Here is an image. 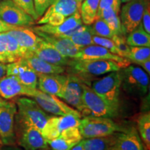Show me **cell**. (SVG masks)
Returning <instances> with one entry per match:
<instances>
[{
    "label": "cell",
    "instance_id": "6da1fadb",
    "mask_svg": "<svg viewBox=\"0 0 150 150\" xmlns=\"http://www.w3.org/2000/svg\"><path fill=\"white\" fill-rule=\"evenodd\" d=\"M78 127L84 139L110 136L126 129L111 118L91 115L81 119Z\"/></svg>",
    "mask_w": 150,
    "mask_h": 150
},
{
    "label": "cell",
    "instance_id": "7a4b0ae2",
    "mask_svg": "<svg viewBox=\"0 0 150 150\" xmlns=\"http://www.w3.org/2000/svg\"><path fill=\"white\" fill-rule=\"evenodd\" d=\"M121 88L129 95L142 97L147 94L149 85V74L140 67L129 65L119 71Z\"/></svg>",
    "mask_w": 150,
    "mask_h": 150
},
{
    "label": "cell",
    "instance_id": "3957f363",
    "mask_svg": "<svg viewBox=\"0 0 150 150\" xmlns=\"http://www.w3.org/2000/svg\"><path fill=\"white\" fill-rule=\"evenodd\" d=\"M67 66L72 74L76 75L83 81L88 76L104 75L121 69L116 62L106 60L70 59Z\"/></svg>",
    "mask_w": 150,
    "mask_h": 150
},
{
    "label": "cell",
    "instance_id": "277c9868",
    "mask_svg": "<svg viewBox=\"0 0 150 150\" xmlns=\"http://www.w3.org/2000/svg\"><path fill=\"white\" fill-rule=\"evenodd\" d=\"M119 71L110 72L100 79L95 80L91 83V87L118 112L120 106V94L121 89V79Z\"/></svg>",
    "mask_w": 150,
    "mask_h": 150
},
{
    "label": "cell",
    "instance_id": "5b68a950",
    "mask_svg": "<svg viewBox=\"0 0 150 150\" xmlns=\"http://www.w3.org/2000/svg\"><path fill=\"white\" fill-rule=\"evenodd\" d=\"M15 127L16 142L24 150L48 149V144L40 129L22 120L16 115Z\"/></svg>",
    "mask_w": 150,
    "mask_h": 150
},
{
    "label": "cell",
    "instance_id": "8992f818",
    "mask_svg": "<svg viewBox=\"0 0 150 150\" xmlns=\"http://www.w3.org/2000/svg\"><path fill=\"white\" fill-rule=\"evenodd\" d=\"M83 104L84 110L82 115L114 118L119 112L112 108L100 95L95 93L87 84L83 83Z\"/></svg>",
    "mask_w": 150,
    "mask_h": 150
},
{
    "label": "cell",
    "instance_id": "52a82bcc",
    "mask_svg": "<svg viewBox=\"0 0 150 150\" xmlns=\"http://www.w3.org/2000/svg\"><path fill=\"white\" fill-rule=\"evenodd\" d=\"M16 115L28 124L33 125L41 131L51 116L40 107L34 99L29 97H19L16 99Z\"/></svg>",
    "mask_w": 150,
    "mask_h": 150
},
{
    "label": "cell",
    "instance_id": "ba28073f",
    "mask_svg": "<svg viewBox=\"0 0 150 150\" xmlns=\"http://www.w3.org/2000/svg\"><path fill=\"white\" fill-rule=\"evenodd\" d=\"M17 111L16 102L0 97V139L3 145L16 144L15 119Z\"/></svg>",
    "mask_w": 150,
    "mask_h": 150
},
{
    "label": "cell",
    "instance_id": "9c48e42d",
    "mask_svg": "<svg viewBox=\"0 0 150 150\" xmlns=\"http://www.w3.org/2000/svg\"><path fill=\"white\" fill-rule=\"evenodd\" d=\"M32 97L45 111L54 115H73L80 118L82 116L77 110L71 107L55 95L45 93L38 89L35 95Z\"/></svg>",
    "mask_w": 150,
    "mask_h": 150
},
{
    "label": "cell",
    "instance_id": "30bf717a",
    "mask_svg": "<svg viewBox=\"0 0 150 150\" xmlns=\"http://www.w3.org/2000/svg\"><path fill=\"white\" fill-rule=\"evenodd\" d=\"M84 82L79 76L73 74L67 75L66 80L62 89L60 98L67 104L74 107L81 114L83 113V93Z\"/></svg>",
    "mask_w": 150,
    "mask_h": 150
},
{
    "label": "cell",
    "instance_id": "8fae6325",
    "mask_svg": "<svg viewBox=\"0 0 150 150\" xmlns=\"http://www.w3.org/2000/svg\"><path fill=\"white\" fill-rule=\"evenodd\" d=\"M147 0H130L120 11V19L125 34H128L141 23L144 8Z\"/></svg>",
    "mask_w": 150,
    "mask_h": 150
},
{
    "label": "cell",
    "instance_id": "7c38bea8",
    "mask_svg": "<svg viewBox=\"0 0 150 150\" xmlns=\"http://www.w3.org/2000/svg\"><path fill=\"white\" fill-rule=\"evenodd\" d=\"M0 18L16 27H31L36 23L32 17L11 0L0 1Z\"/></svg>",
    "mask_w": 150,
    "mask_h": 150
},
{
    "label": "cell",
    "instance_id": "4fadbf2b",
    "mask_svg": "<svg viewBox=\"0 0 150 150\" xmlns=\"http://www.w3.org/2000/svg\"><path fill=\"white\" fill-rule=\"evenodd\" d=\"M80 117L73 115L51 116L43 127L41 133L47 142L58 138L65 130L79 127Z\"/></svg>",
    "mask_w": 150,
    "mask_h": 150
},
{
    "label": "cell",
    "instance_id": "5bb4252c",
    "mask_svg": "<svg viewBox=\"0 0 150 150\" xmlns=\"http://www.w3.org/2000/svg\"><path fill=\"white\" fill-rule=\"evenodd\" d=\"M75 59L112 61L116 62L121 68L131 64L129 61L125 58L112 54L106 48L97 45H91L81 48Z\"/></svg>",
    "mask_w": 150,
    "mask_h": 150
},
{
    "label": "cell",
    "instance_id": "9a60e30c",
    "mask_svg": "<svg viewBox=\"0 0 150 150\" xmlns=\"http://www.w3.org/2000/svg\"><path fill=\"white\" fill-rule=\"evenodd\" d=\"M38 89L31 88L24 85L18 79L11 75H6L0 80V97L11 99L18 96L32 97Z\"/></svg>",
    "mask_w": 150,
    "mask_h": 150
},
{
    "label": "cell",
    "instance_id": "2e32d148",
    "mask_svg": "<svg viewBox=\"0 0 150 150\" xmlns=\"http://www.w3.org/2000/svg\"><path fill=\"white\" fill-rule=\"evenodd\" d=\"M6 75L13 76L24 85L37 89L38 74L22 58L15 62L6 63Z\"/></svg>",
    "mask_w": 150,
    "mask_h": 150
},
{
    "label": "cell",
    "instance_id": "e0dca14e",
    "mask_svg": "<svg viewBox=\"0 0 150 150\" xmlns=\"http://www.w3.org/2000/svg\"><path fill=\"white\" fill-rule=\"evenodd\" d=\"M32 29V28H31ZM34 32L44 40L51 44L62 55L71 59H75L81 48L75 45L70 40L65 38L49 34L32 29Z\"/></svg>",
    "mask_w": 150,
    "mask_h": 150
},
{
    "label": "cell",
    "instance_id": "ac0fdd59",
    "mask_svg": "<svg viewBox=\"0 0 150 150\" xmlns=\"http://www.w3.org/2000/svg\"><path fill=\"white\" fill-rule=\"evenodd\" d=\"M31 53L42 61L60 66H67L71 59L62 55L51 44L43 39Z\"/></svg>",
    "mask_w": 150,
    "mask_h": 150
},
{
    "label": "cell",
    "instance_id": "d6986e66",
    "mask_svg": "<svg viewBox=\"0 0 150 150\" xmlns=\"http://www.w3.org/2000/svg\"><path fill=\"white\" fill-rule=\"evenodd\" d=\"M66 78L63 74H38L37 87L43 93L59 97Z\"/></svg>",
    "mask_w": 150,
    "mask_h": 150
},
{
    "label": "cell",
    "instance_id": "ffe728a7",
    "mask_svg": "<svg viewBox=\"0 0 150 150\" xmlns=\"http://www.w3.org/2000/svg\"><path fill=\"white\" fill-rule=\"evenodd\" d=\"M7 32L16 39L20 47L25 52V54L33 52L38 44L42 40V38L37 35L29 27H19Z\"/></svg>",
    "mask_w": 150,
    "mask_h": 150
},
{
    "label": "cell",
    "instance_id": "44dd1931",
    "mask_svg": "<svg viewBox=\"0 0 150 150\" xmlns=\"http://www.w3.org/2000/svg\"><path fill=\"white\" fill-rule=\"evenodd\" d=\"M24 54L25 52L12 35L8 32L0 33V56L12 63L21 59Z\"/></svg>",
    "mask_w": 150,
    "mask_h": 150
},
{
    "label": "cell",
    "instance_id": "7402d4cb",
    "mask_svg": "<svg viewBox=\"0 0 150 150\" xmlns=\"http://www.w3.org/2000/svg\"><path fill=\"white\" fill-rule=\"evenodd\" d=\"M114 150H144L137 129L133 127L117 133Z\"/></svg>",
    "mask_w": 150,
    "mask_h": 150
},
{
    "label": "cell",
    "instance_id": "603a6c76",
    "mask_svg": "<svg viewBox=\"0 0 150 150\" xmlns=\"http://www.w3.org/2000/svg\"><path fill=\"white\" fill-rule=\"evenodd\" d=\"M82 24L83 22L81 18L79 11H77L66 18L65 21L59 26H52L50 24H45L38 27H33L32 29L49 34L61 35Z\"/></svg>",
    "mask_w": 150,
    "mask_h": 150
},
{
    "label": "cell",
    "instance_id": "cb8c5ba5",
    "mask_svg": "<svg viewBox=\"0 0 150 150\" xmlns=\"http://www.w3.org/2000/svg\"><path fill=\"white\" fill-rule=\"evenodd\" d=\"M22 59L38 74H63L65 71V67L53 65L42 61V59L38 58L31 52L26 53Z\"/></svg>",
    "mask_w": 150,
    "mask_h": 150
},
{
    "label": "cell",
    "instance_id": "d4e9b609",
    "mask_svg": "<svg viewBox=\"0 0 150 150\" xmlns=\"http://www.w3.org/2000/svg\"><path fill=\"white\" fill-rule=\"evenodd\" d=\"M79 11L76 0H55L47 9L42 16L37 21L38 24H43L49 16L54 13L62 14L67 18L74 13Z\"/></svg>",
    "mask_w": 150,
    "mask_h": 150
},
{
    "label": "cell",
    "instance_id": "484cf974",
    "mask_svg": "<svg viewBox=\"0 0 150 150\" xmlns=\"http://www.w3.org/2000/svg\"><path fill=\"white\" fill-rule=\"evenodd\" d=\"M117 134L108 136L83 138L85 150H114Z\"/></svg>",
    "mask_w": 150,
    "mask_h": 150
},
{
    "label": "cell",
    "instance_id": "4316f807",
    "mask_svg": "<svg viewBox=\"0 0 150 150\" xmlns=\"http://www.w3.org/2000/svg\"><path fill=\"white\" fill-rule=\"evenodd\" d=\"M97 18H101L104 20L116 35L126 36L122 26L119 14L116 13L113 9L110 8L104 9L97 13Z\"/></svg>",
    "mask_w": 150,
    "mask_h": 150
},
{
    "label": "cell",
    "instance_id": "83f0119b",
    "mask_svg": "<svg viewBox=\"0 0 150 150\" xmlns=\"http://www.w3.org/2000/svg\"><path fill=\"white\" fill-rule=\"evenodd\" d=\"M100 0H83L79 9L82 22L85 25H91L97 19Z\"/></svg>",
    "mask_w": 150,
    "mask_h": 150
},
{
    "label": "cell",
    "instance_id": "f1b7e54d",
    "mask_svg": "<svg viewBox=\"0 0 150 150\" xmlns=\"http://www.w3.org/2000/svg\"><path fill=\"white\" fill-rule=\"evenodd\" d=\"M126 42L130 47H150V34L143 29L142 24L128 33Z\"/></svg>",
    "mask_w": 150,
    "mask_h": 150
},
{
    "label": "cell",
    "instance_id": "f546056e",
    "mask_svg": "<svg viewBox=\"0 0 150 150\" xmlns=\"http://www.w3.org/2000/svg\"><path fill=\"white\" fill-rule=\"evenodd\" d=\"M138 134L145 143V147L150 148V112L149 111L140 114L137 120Z\"/></svg>",
    "mask_w": 150,
    "mask_h": 150
},
{
    "label": "cell",
    "instance_id": "4dcf8cb0",
    "mask_svg": "<svg viewBox=\"0 0 150 150\" xmlns=\"http://www.w3.org/2000/svg\"><path fill=\"white\" fill-rule=\"evenodd\" d=\"M125 59L130 63L139 65L142 61L150 59V48L147 47H130V50Z\"/></svg>",
    "mask_w": 150,
    "mask_h": 150
},
{
    "label": "cell",
    "instance_id": "1f68e13d",
    "mask_svg": "<svg viewBox=\"0 0 150 150\" xmlns=\"http://www.w3.org/2000/svg\"><path fill=\"white\" fill-rule=\"evenodd\" d=\"M89 26L90 30L93 35L112 39L114 35H116L108 24L101 18H97L95 21Z\"/></svg>",
    "mask_w": 150,
    "mask_h": 150
},
{
    "label": "cell",
    "instance_id": "d6a6232c",
    "mask_svg": "<svg viewBox=\"0 0 150 150\" xmlns=\"http://www.w3.org/2000/svg\"><path fill=\"white\" fill-rule=\"evenodd\" d=\"M93 35L92 34L91 30H90V26L88 25L87 29L84 31L71 35L67 38L72 41L78 47L82 48L84 47L94 45L93 42Z\"/></svg>",
    "mask_w": 150,
    "mask_h": 150
},
{
    "label": "cell",
    "instance_id": "836d02e7",
    "mask_svg": "<svg viewBox=\"0 0 150 150\" xmlns=\"http://www.w3.org/2000/svg\"><path fill=\"white\" fill-rule=\"evenodd\" d=\"M93 42L94 45H97L103 47L108 50V51L112 52V54L122 56L120 52L118 50L117 46L115 45V42L111 39L97 36V35H93Z\"/></svg>",
    "mask_w": 150,
    "mask_h": 150
},
{
    "label": "cell",
    "instance_id": "e575fe53",
    "mask_svg": "<svg viewBox=\"0 0 150 150\" xmlns=\"http://www.w3.org/2000/svg\"><path fill=\"white\" fill-rule=\"evenodd\" d=\"M48 147L52 150H70L75 145L74 142L68 140L63 137L59 136L58 138L47 142Z\"/></svg>",
    "mask_w": 150,
    "mask_h": 150
},
{
    "label": "cell",
    "instance_id": "d590c367",
    "mask_svg": "<svg viewBox=\"0 0 150 150\" xmlns=\"http://www.w3.org/2000/svg\"><path fill=\"white\" fill-rule=\"evenodd\" d=\"M27 13L31 16L36 22L40 19L35 11L33 0H11Z\"/></svg>",
    "mask_w": 150,
    "mask_h": 150
},
{
    "label": "cell",
    "instance_id": "8d00e7d4",
    "mask_svg": "<svg viewBox=\"0 0 150 150\" xmlns=\"http://www.w3.org/2000/svg\"><path fill=\"white\" fill-rule=\"evenodd\" d=\"M111 40L115 42V45L117 46L118 50L120 52L122 57H126V56L129 52V50H130V46L127 45L125 35H115Z\"/></svg>",
    "mask_w": 150,
    "mask_h": 150
},
{
    "label": "cell",
    "instance_id": "74e56055",
    "mask_svg": "<svg viewBox=\"0 0 150 150\" xmlns=\"http://www.w3.org/2000/svg\"><path fill=\"white\" fill-rule=\"evenodd\" d=\"M121 4L120 0H100L97 13L105 8H110L119 14L121 8Z\"/></svg>",
    "mask_w": 150,
    "mask_h": 150
},
{
    "label": "cell",
    "instance_id": "f35d334b",
    "mask_svg": "<svg viewBox=\"0 0 150 150\" xmlns=\"http://www.w3.org/2000/svg\"><path fill=\"white\" fill-rule=\"evenodd\" d=\"M55 0H33L35 11L39 18H41Z\"/></svg>",
    "mask_w": 150,
    "mask_h": 150
},
{
    "label": "cell",
    "instance_id": "ab89813d",
    "mask_svg": "<svg viewBox=\"0 0 150 150\" xmlns=\"http://www.w3.org/2000/svg\"><path fill=\"white\" fill-rule=\"evenodd\" d=\"M141 24L143 29L147 33L150 34V2L147 0L144 8L143 13L142 16Z\"/></svg>",
    "mask_w": 150,
    "mask_h": 150
},
{
    "label": "cell",
    "instance_id": "60d3db41",
    "mask_svg": "<svg viewBox=\"0 0 150 150\" xmlns=\"http://www.w3.org/2000/svg\"><path fill=\"white\" fill-rule=\"evenodd\" d=\"M65 19H66V18L62 14L58 13H54L46 19L43 24H48L52 26H59L65 21Z\"/></svg>",
    "mask_w": 150,
    "mask_h": 150
},
{
    "label": "cell",
    "instance_id": "b9f144b4",
    "mask_svg": "<svg viewBox=\"0 0 150 150\" xmlns=\"http://www.w3.org/2000/svg\"><path fill=\"white\" fill-rule=\"evenodd\" d=\"M18 27H16V26L11 25V24H7L6 22L3 21V20L0 18V33L7 32V31L15 29Z\"/></svg>",
    "mask_w": 150,
    "mask_h": 150
},
{
    "label": "cell",
    "instance_id": "7bdbcfd3",
    "mask_svg": "<svg viewBox=\"0 0 150 150\" xmlns=\"http://www.w3.org/2000/svg\"><path fill=\"white\" fill-rule=\"evenodd\" d=\"M140 66H141L142 68V70H145L146 72H147V74H150V59H148L145 61H142V63H140L139 64Z\"/></svg>",
    "mask_w": 150,
    "mask_h": 150
},
{
    "label": "cell",
    "instance_id": "ee69618b",
    "mask_svg": "<svg viewBox=\"0 0 150 150\" xmlns=\"http://www.w3.org/2000/svg\"><path fill=\"white\" fill-rule=\"evenodd\" d=\"M6 75V63H0V80Z\"/></svg>",
    "mask_w": 150,
    "mask_h": 150
},
{
    "label": "cell",
    "instance_id": "f6af8a7d",
    "mask_svg": "<svg viewBox=\"0 0 150 150\" xmlns=\"http://www.w3.org/2000/svg\"><path fill=\"white\" fill-rule=\"evenodd\" d=\"M0 150H23L16 145H0Z\"/></svg>",
    "mask_w": 150,
    "mask_h": 150
},
{
    "label": "cell",
    "instance_id": "bcb514c9",
    "mask_svg": "<svg viewBox=\"0 0 150 150\" xmlns=\"http://www.w3.org/2000/svg\"><path fill=\"white\" fill-rule=\"evenodd\" d=\"M70 150H85L83 147V139L79 142H78L76 145H75L74 147H72Z\"/></svg>",
    "mask_w": 150,
    "mask_h": 150
},
{
    "label": "cell",
    "instance_id": "7dc6e473",
    "mask_svg": "<svg viewBox=\"0 0 150 150\" xmlns=\"http://www.w3.org/2000/svg\"><path fill=\"white\" fill-rule=\"evenodd\" d=\"M0 63H8V60L5 58L2 57V56H0Z\"/></svg>",
    "mask_w": 150,
    "mask_h": 150
},
{
    "label": "cell",
    "instance_id": "c3c4849f",
    "mask_svg": "<svg viewBox=\"0 0 150 150\" xmlns=\"http://www.w3.org/2000/svg\"><path fill=\"white\" fill-rule=\"evenodd\" d=\"M83 0H76V2L78 4V6L79 7V9H80V6H81V3L83 2Z\"/></svg>",
    "mask_w": 150,
    "mask_h": 150
},
{
    "label": "cell",
    "instance_id": "681fc988",
    "mask_svg": "<svg viewBox=\"0 0 150 150\" xmlns=\"http://www.w3.org/2000/svg\"><path fill=\"white\" fill-rule=\"evenodd\" d=\"M130 1V0H120L121 3H123V4L126 3V2H127V1Z\"/></svg>",
    "mask_w": 150,
    "mask_h": 150
},
{
    "label": "cell",
    "instance_id": "f907efd6",
    "mask_svg": "<svg viewBox=\"0 0 150 150\" xmlns=\"http://www.w3.org/2000/svg\"><path fill=\"white\" fill-rule=\"evenodd\" d=\"M3 145V144H2V142H1V139H0V145Z\"/></svg>",
    "mask_w": 150,
    "mask_h": 150
},
{
    "label": "cell",
    "instance_id": "816d5d0a",
    "mask_svg": "<svg viewBox=\"0 0 150 150\" xmlns=\"http://www.w3.org/2000/svg\"><path fill=\"white\" fill-rule=\"evenodd\" d=\"M39 150H49L48 149H39Z\"/></svg>",
    "mask_w": 150,
    "mask_h": 150
},
{
    "label": "cell",
    "instance_id": "f5cc1de1",
    "mask_svg": "<svg viewBox=\"0 0 150 150\" xmlns=\"http://www.w3.org/2000/svg\"><path fill=\"white\" fill-rule=\"evenodd\" d=\"M145 150H149V149H147V147H146V148H145Z\"/></svg>",
    "mask_w": 150,
    "mask_h": 150
},
{
    "label": "cell",
    "instance_id": "db71d44e",
    "mask_svg": "<svg viewBox=\"0 0 150 150\" xmlns=\"http://www.w3.org/2000/svg\"><path fill=\"white\" fill-rule=\"evenodd\" d=\"M1 1V0H0V1Z\"/></svg>",
    "mask_w": 150,
    "mask_h": 150
}]
</instances>
